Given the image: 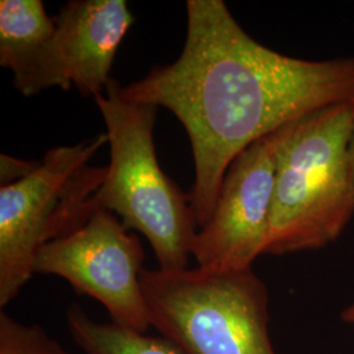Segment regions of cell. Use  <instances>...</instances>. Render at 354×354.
I'll return each instance as SVG.
<instances>
[{"label": "cell", "instance_id": "cell-1", "mask_svg": "<svg viewBox=\"0 0 354 354\" xmlns=\"http://www.w3.org/2000/svg\"><path fill=\"white\" fill-rule=\"evenodd\" d=\"M187 16L176 61L118 91L129 102L167 108L185 127L194 160L188 197L200 230L239 153L301 115L354 102V55L308 61L272 50L222 0H188Z\"/></svg>", "mask_w": 354, "mask_h": 354}, {"label": "cell", "instance_id": "cell-2", "mask_svg": "<svg viewBox=\"0 0 354 354\" xmlns=\"http://www.w3.org/2000/svg\"><path fill=\"white\" fill-rule=\"evenodd\" d=\"M353 134L354 102L319 108L273 131L276 183L266 254L317 251L340 238L354 215Z\"/></svg>", "mask_w": 354, "mask_h": 354}, {"label": "cell", "instance_id": "cell-3", "mask_svg": "<svg viewBox=\"0 0 354 354\" xmlns=\"http://www.w3.org/2000/svg\"><path fill=\"white\" fill-rule=\"evenodd\" d=\"M112 79L96 97L106 125L111 163L100 189L89 200L92 214L108 210L150 243L160 269L188 268L198 231L188 194L158 162L153 127L158 106L129 102Z\"/></svg>", "mask_w": 354, "mask_h": 354}, {"label": "cell", "instance_id": "cell-4", "mask_svg": "<svg viewBox=\"0 0 354 354\" xmlns=\"http://www.w3.org/2000/svg\"><path fill=\"white\" fill-rule=\"evenodd\" d=\"M150 326L181 354H276L269 335V291L252 268L143 269Z\"/></svg>", "mask_w": 354, "mask_h": 354}, {"label": "cell", "instance_id": "cell-5", "mask_svg": "<svg viewBox=\"0 0 354 354\" xmlns=\"http://www.w3.org/2000/svg\"><path fill=\"white\" fill-rule=\"evenodd\" d=\"M108 142L100 134L45 153L28 176L0 187V307L12 302L35 274V260L46 243L71 234L93 216L89 200L108 168L89 165Z\"/></svg>", "mask_w": 354, "mask_h": 354}, {"label": "cell", "instance_id": "cell-6", "mask_svg": "<svg viewBox=\"0 0 354 354\" xmlns=\"http://www.w3.org/2000/svg\"><path fill=\"white\" fill-rule=\"evenodd\" d=\"M145 252L118 218L99 210L86 225L41 247L35 274L57 276L104 306L111 322L146 333L150 317L142 289Z\"/></svg>", "mask_w": 354, "mask_h": 354}, {"label": "cell", "instance_id": "cell-7", "mask_svg": "<svg viewBox=\"0 0 354 354\" xmlns=\"http://www.w3.org/2000/svg\"><path fill=\"white\" fill-rule=\"evenodd\" d=\"M276 183L273 133L256 140L228 167L209 222L192 245L197 268L227 273L252 268L266 254Z\"/></svg>", "mask_w": 354, "mask_h": 354}, {"label": "cell", "instance_id": "cell-8", "mask_svg": "<svg viewBox=\"0 0 354 354\" xmlns=\"http://www.w3.org/2000/svg\"><path fill=\"white\" fill-rule=\"evenodd\" d=\"M73 86L93 99L105 93L115 54L134 24L125 0H71L54 17Z\"/></svg>", "mask_w": 354, "mask_h": 354}, {"label": "cell", "instance_id": "cell-9", "mask_svg": "<svg viewBox=\"0 0 354 354\" xmlns=\"http://www.w3.org/2000/svg\"><path fill=\"white\" fill-rule=\"evenodd\" d=\"M0 64L11 70L13 86L24 96L71 88L54 17L41 0L0 1Z\"/></svg>", "mask_w": 354, "mask_h": 354}, {"label": "cell", "instance_id": "cell-10", "mask_svg": "<svg viewBox=\"0 0 354 354\" xmlns=\"http://www.w3.org/2000/svg\"><path fill=\"white\" fill-rule=\"evenodd\" d=\"M66 323L83 354H181L163 336H149L112 322H99L76 304L67 308Z\"/></svg>", "mask_w": 354, "mask_h": 354}, {"label": "cell", "instance_id": "cell-11", "mask_svg": "<svg viewBox=\"0 0 354 354\" xmlns=\"http://www.w3.org/2000/svg\"><path fill=\"white\" fill-rule=\"evenodd\" d=\"M0 354H66L38 324L21 323L0 313Z\"/></svg>", "mask_w": 354, "mask_h": 354}, {"label": "cell", "instance_id": "cell-12", "mask_svg": "<svg viewBox=\"0 0 354 354\" xmlns=\"http://www.w3.org/2000/svg\"><path fill=\"white\" fill-rule=\"evenodd\" d=\"M39 165V162H26L16 159L6 153L0 155V184L1 187L11 185L30 175Z\"/></svg>", "mask_w": 354, "mask_h": 354}, {"label": "cell", "instance_id": "cell-13", "mask_svg": "<svg viewBox=\"0 0 354 354\" xmlns=\"http://www.w3.org/2000/svg\"><path fill=\"white\" fill-rule=\"evenodd\" d=\"M340 317H342V322H345V323H352V324H354V304H351V306H348L346 308H344Z\"/></svg>", "mask_w": 354, "mask_h": 354}, {"label": "cell", "instance_id": "cell-14", "mask_svg": "<svg viewBox=\"0 0 354 354\" xmlns=\"http://www.w3.org/2000/svg\"><path fill=\"white\" fill-rule=\"evenodd\" d=\"M349 158H351V168H352V175H353L354 181V134L353 140H352V143H351V150H349Z\"/></svg>", "mask_w": 354, "mask_h": 354}]
</instances>
